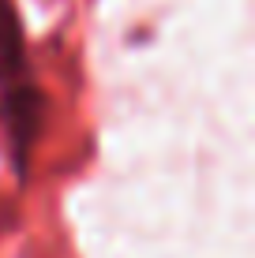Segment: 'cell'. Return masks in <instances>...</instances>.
I'll return each instance as SVG.
<instances>
[{"mask_svg":"<svg viewBox=\"0 0 255 258\" xmlns=\"http://www.w3.org/2000/svg\"><path fill=\"white\" fill-rule=\"evenodd\" d=\"M0 116H4V131H8V146H12V165L15 172L26 176V161L30 150L38 142L41 120H45V94L34 79L0 90Z\"/></svg>","mask_w":255,"mask_h":258,"instance_id":"1","label":"cell"},{"mask_svg":"<svg viewBox=\"0 0 255 258\" xmlns=\"http://www.w3.org/2000/svg\"><path fill=\"white\" fill-rule=\"evenodd\" d=\"M26 79V34L12 0H0V90Z\"/></svg>","mask_w":255,"mask_h":258,"instance_id":"2","label":"cell"}]
</instances>
